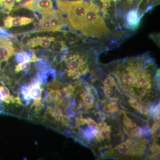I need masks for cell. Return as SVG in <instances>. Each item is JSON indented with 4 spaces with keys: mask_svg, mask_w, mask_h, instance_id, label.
<instances>
[{
    "mask_svg": "<svg viewBox=\"0 0 160 160\" xmlns=\"http://www.w3.org/2000/svg\"><path fill=\"white\" fill-rule=\"evenodd\" d=\"M153 121L155 123L160 124V111L154 113L153 116Z\"/></svg>",
    "mask_w": 160,
    "mask_h": 160,
    "instance_id": "cell-26",
    "label": "cell"
},
{
    "mask_svg": "<svg viewBox=\"0 0 160 160\" xmlns=\"http://www.w3.org/2000/svg\"><path fill=\"white\" fill-rule=\"evenodd\" d=\"M137 110L142 114L148 115V113H149V111H148L147 107L143 106L142 105H141V104L138 108Z\"/></svg>",
    "mask_w": 160,
    "mask_h": 160,
    "instance_id": "cell-24",
    "label": "cell"
},
{
    "mask_svg": "<svg viewBox=\"0 0 160 160\" xmlns=\"http://www.w3.org/2000/svg\"><path fill=\"white\" fill-rule=\"evenodd\" d=\"M12 35L0 27V73L8 65V60L15 54L13 43L9 38Z\"/></svg>",
    "mask_w": 160,
    "mask_h": 160,
    "instance_id": "cell-4",
    "label": "cell"
},
{
    "mask_svg": "<svg viewBox=\"0 0 160 160\" xmlns=\"http://www.w3.org/2000/svg\"><path fill=\"white\" fill-rule=\"evenodd\" d=\"M34 53L32 51H23L17 53L15 55V60L19 63L29 62Z\"/></svg>",
    "mask_w": 160,
    "mask_h": 160,
    "instance_id": "cell-14",
    "label": "cell"
},
{
    "mask_svg": "<svg viewBox=\"0 0 160 160\" xmlns=\"http://www.w3.org/2000/svg\"><path fill=\"white\" fill-rule=\"evenodd\" d=\"M80 98L85 103V105H86L87 109L91 108L94 103V97L89 89V87H87L86 90L80 94Z\"/></svg>",
    "mask_w": 160,
    "mask_h": 160,
    "instance_id": "cell-12",
    "label": "cell"
},
{
    "mask_svg": "<svg viewBox=\"0 0 160 160\" xmlns=\"http://www.w3.org/2000/svg\"><path fill=\"white\" fill-rule=\"evenodd\" d=\"M56 76V73L54 69H43L39 70L35 78L41 83L48 84L54 80Z\"/></svg>",
    "mask_w": 160,
    "mask_h": 160,
    "instance_id": "cell-10",
    "label": "cell"
},
{
    "mask_svg": "<svg viewBox=\"0 0 160 160\" xmlns=\"http://www.w3.org/2000/svg\"><path fill=\"white\" fill-rule=\"evenodd\" d=\"M86 123H87L88 127L90 129H99L96 122L91 118H89L86 119Z\"/></svg>",
    "mask_w": 160,
    "mask_h": 160,
    "instance_id": "cell-20",
    "label": "cell"
},
{
    "mask_svg": "<svg viewBox=\"0 0 160 160\" xmlns=\"http://www.w3.org/2000/svg\"><path fill=\"white\" fill-rule=\"evenodd\" d=\"M111 128L110 126H106V124H104L101 126V130L99 131V135L98 140V141H104L109 139L111 134Z\"/></svg>",
    "mask_w": 160,
    "mask_h": 160,
    "instance_id": "cell-15",
    "label": "cell"
},
{
    "mask_svg": "<svg viewBox=\"0 0 160 160\" xmlns=\"http://www.w3.org/2000/svg\"><path fill=\"white\" fill-rule=\"evenodd\" d=\"M22 1V0H16V2H19Z\"/></svg>",
    "mask_w": 160,
    "mask_h": 160,
    "instance_id": "cell-30",
    "label": "cell"
},
{
    "mask_svg": "<svg viewBox=\"0 0 160 160\" xmlns=\"http://www.w3.org/2000/svg\"><path fill=\"white\" fill-rule=\"evenodd\" d=\"M112 87L105 86L104 88V92L106 97L110 98L113 95V90L112 88Z\"/></svg>",
    "mask_w": 160,
    "mask_h": 160,
    "instance_id": "cell-22",
    "label": "cell"
},
{
    "mask_svg": "<svg viewBox=\"0 0 160 160\" xmlns=\"http://www.w3.org/2000/svg\"><path fill=\"white\" fill-rule=\"evenodd\" d=\"M80 32L85 36L93 38H101L111 33L101 14V9L93 2H90Z\"/></svg>",
    "mask_w": 160,
    "mask_h": 160,
    "instance_id": "cell-1",
    "label": "cell"
},
{
    "mask_svg": "<svg viewBox=\"0 0 160 160\" xmlns=\"http://www.w3.org/2000/svg\"><path fill=\"white\" fill-rule=\"evenodd\" d=\"M143 16L140 15L139 8H132L126 13L124 26L129 30H136L139 26Z\"/></svg>",
    "mask_w": 160,
    "mask_h": 160,
    "instance_id": "cell-6",
    "label": "cell"
},
{
    "mask_svg": "<svg viewBox=\"0 0 160 160\" xmlns=\"http://www.w3.org/2000/svg\"><path fill=\"white\" fill-rule=\"evenodd\" d=\"M53 113L54 117L56 115H64L63 114L62 110V109H61V108L58 107H57L53 110Z\"/></svg>",
    "mask_w": 160,
    "mask_h": 160,
    "instance_id": "cell-25",
    "label": "cell"
},
{
    "mask_svg": "<svg viewBox=\"0 0 160 160\" xmlns=\"http://www.w3.org/2000/svg\"><path fill=\"white\" fill-rule=\"evenodd\" d=\"M31 64L29 62L19 63L15 66L14 71L16 73L21 71L28 72L31 69Z\"/></svg>",
    "mask_w": 160,
    "mask_h": 160,
    "instance_id": "cell-16",
    "label": "cell"
},
{
    "mask_svg": "<svg viewBox=\"0 0 160 160\" xmlns=\"http://www.w3.org/2000/svg\"><path fill=\"white\" fill-rule=\"evenodd\" d=\"M124 126L127 130V133L130 135L140 137L143 134V130L142 128L138 127V124L135 122L131 121L129 118L127 117L125 114L123 120Z\"/></svg>",
    "mask_w": 160,
    "mask_h": 160,
    "instance_id": "cell-9",
    "label": "cell"
},
{
    "mask_svg": "<svg viewBox=\"0 0 160 160\" xmlns=\"http://www.w3.org/2000/svg\"><path fill=\"white\" fill-rule=\"evenodd\" d=\"M102 83L105 86L112 87L113 86H116L115 80L110 74H108L107 77L103 79Z\"/></svg>",
    "mask_w": 160,
    "mask_h": 160,
    "instance_id": "cell-18",
    "label": "cell"
},
{
    "mask_svg": "<svg viewBox=\"0 0 160 160\" xmlns=\"http://www.w3.org/2000/svg\"><path fill=\"white\" fill-rule=\"evenodd\" d=\"M111 2H109V1H106V2H103L102 3V8H106V9L110 8L111 6Z\"/></svg>",
    "mask_w": 160,
    "mask_h": 160,
    "instance_id": "cell-29",
    "label": "cell"
},
{
    "mask_svg": "<svg viewBox=\"0 0 160 160\" xmlns=\"http://www.w3.org/2000/svg\"><path fill=\"white\" fill-rule=\"evenodd\" d=\"M34 21L32 18L26 17H12L8 15L3 19V27L5 29H9L12 27L26 26Z\"/></svg>",
    "mask_w": 160,
    "mask_h": 160,
    "instance_id": "cell-7",
    "label": "cell"
},
{
    "mask_svg": "<svg viewBox=\"0 0 160 160\" xmlns=\"http://www.w3.org/2000/svg\"><path fill=\"white\" fill-rule=\"evenodd\" d=\"M129 104L130 106L136 109H137L139 106L140 104L137 102L136 100H135L134 99L131 98L129 100Z\"/></svg>",
    "mask_w": 160,
    "mask_h": 160,
    "instance_id": "cell-23",
    "label": "cell"
},
{
    "mask_svg": "<svg viewBox=\"0 0 160 160\" xmlns=\"http://www.w3.org/2000/svg\"><path fill=\"white\" fill-rule=\"evenodd\" d=\"M89 55L87 54L72 53L64 55V60L66 69L65 72L68 77L73 79L78 78L86 74L89 70Z\"/></svg>",
    "mask_w": 160,
    "mask_h": 160,
    "instance_id": "cell-3",
    "label": "cell"
},
{
    "mask_svg": "<svg viewBox=\"0 0 160 160\" xmlns=\"http://www.w3.org/2000/svg\"><path fill=\"white\" fill-rule=\"evenodd\" d=\"M57 98V103L58 106H59L60 103L62 102L63 100L66 99L68 98L67 92L62 87V89H59L56 90Z\"/></svg>",
    "mask_w": 160,
    "mask_h": 160,
    "instance_id": "cell-17",
    "label": "cell"
},
{
    "mask_svg": "<svg viewBox=\"0 0 160 160\" xmlns=\"http://www.w3.org/2000/svg\"><path fill=\"white\" fill-rule=\"evenodd\" d=\"M22 6L29 10L42 13L52 9L53 3L52 0H29Z\"/></svg>",
    "mask_w": 160,
    "mask_h": 160,
    "instance_id": "cell-5",
    "label": "cell"
},
{
    "mask_svg": "<svg viewBox=\"0 0 160 160\" xmlns=\"http://www.w3.org/2000/svg\"><path fill=\"white\" fill-rule=\"evenodd\" d=\"M142 1L143 0H121L120 3H124L126 6H133V7L134 6L136 8H139L140 4L142 3Z\"/></svg>",
    "mask_w": 160,
    "mask_h": 160,
    "instance_id": "cell-19",
    "label": "cell"
},
{
    "mask_svg": "<svg viewBox=\"0 0 160 160\" xmlns=\"http://www.w3.org/2000/svg\"><path fill=\"white\" fill-rule=\"evenodd\" d=\"M16 0H0V13L9 14L14 6Z\"/></svg>",
    "mask_w": 160,
    "mask_h": 160,
    "instance_id": "cell-13",
    "label": "cell"
},
{
    "mask_svg": "<svg viewBox=\"0 0 160 160\" xmlns=\"http://www.w3.org/2000/svg\"><path fill=\"white\" fill-rule=\"evenodd\" d=\"M49 93V99L52 100L55 102H57V98L56 90L52 89H48Z\"/></svg>",
    "mask_w": 160,
    "mask_h": 160,
    "instance_id": "cell-21",
    "label": "cell"
},
{
    "mask_svg": "<svg viewBox=\"0 0 160 160\" xmlns=\"http://www.w3.org/2000/svg\"><path fill=\"white\" fill-rule=\"evenodd\" d=\"M42 83L38 82L36 83L32 82L30 84L31 87L29 89V96L31 98L35 101H41L42 98V88L41 85Z\"/></svg>",
    "mask_w": 160,
    "mask_h": 160,
    "instance_id": "cell-11",
    "label": "cell"
},
{
    "mask_svg": "<svg viewBox=\"0 0 160 160\" xmlns=\"http://www.w3.org/2000/svg\"><path fill=\"white\" fill-rule=\"evenodd\" d=\"M160 124L158 123H155L152 126L151 128V132L152 134L155 133L158 130V128H159Z\"/></svg>",
    "mask_w": 160,
    "mask_h": 160,
    "instance_id": "cell-27",
    "label": "cell"
},
{
    "mask_svg": "<svg viewBox=\"0 0 160 160\" xmlns=\"http://www.w3.org/2000/svg\"><path fill=\"white\" fill-rule=\"evenodd\" d=\"M90 3L82 0H56L58 8L66 16L72 28L79 32L84 24Z\"/></svg>",
    "mask_w": 160,
    "mask_h": 160,
    "instance_id": "cell-2",
    "label": "cell"
},
{
    "mask_svg": "<svg viewBox=\"0 0 160 160\" xmlns=\"http://www.w3.org/2000/svg\"><path fill=\"white\" fill-rule=\"evenodd\" d=\"M158 2H159V0H146V4H150L149 6L154 7L156 4L158 3Z\"/></svg>",
    "mask_w": 160,
    "mask_h": 160,
    "instance_id": "cell-28",
    "label": "cell"
},
{
    "mask_svg": "<svg viewBox=\"0 0 160 160\" xmlns=\"http://www.w3.org/2000/svg\"><path fill=\"white\" fill-rule=\"evenodd\" d=\"M52 37H34L29 39L27 42V46L30 48H36L40 46L43 48H49L52 42L55 41Z\"/></svg>",
    "mask_w": 160,
    "mask_h": 160,
    "instance_id": "cell-8",
    "label": "cell"
}]
</instances>
